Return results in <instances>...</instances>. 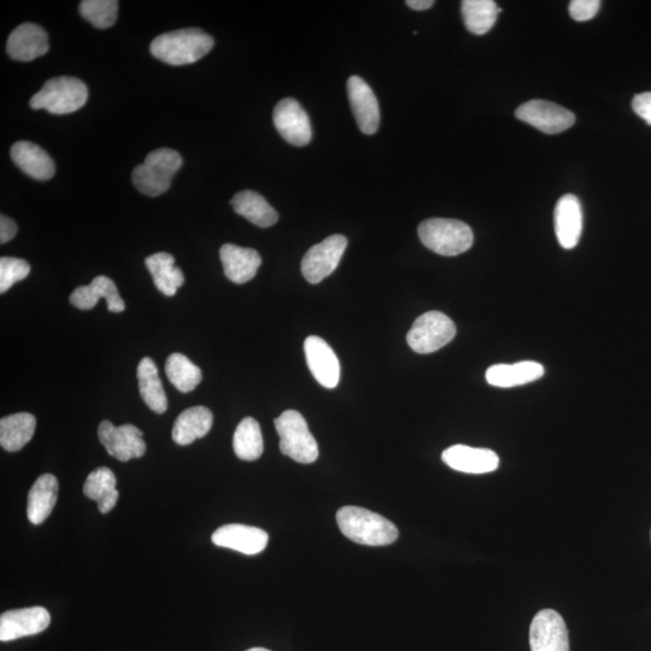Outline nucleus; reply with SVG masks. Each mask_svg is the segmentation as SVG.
<instances>
[{
    "mask_svg": "<svg viewBox=\"0 0 651 651\" xmlns=\"http://www.w3.org/2000/svg\"><path fill=\"white\" fill-rule=\"evenodd\" d=\"M214 48V39L198 28L180 29L164 33L152 41L150 51L170 66H186L195 63Z\"/></svg>",
    "mask_w": 651,
    "mask_h": 651,
    "instance_id": "f257e3e1",
    "label": "nucleus"
},
{
    "mask_svg": "<svg viewBox=\"0 0 651 651\" xmlns=\"http://www.w3.org/2000/svg\"><path fill=\"white\" fill-rule=\"evenodd\" d=\"M337 523L340 531L350 541L369 547H385L396 542L398 529L390 520L371 510L360 507H344L338 510Z\"/></svg>",
    "mask_w": 651,
    "mask_h": 651,
    "instance_id": "f03ea898",
    "label": "nucleus"
},
{
    "mask_svg": "<svg viewBox=\"0 0 651 651\" xmlns=\"http://www.w3.org/2000/svg\"><path fill=\"white\" fill-rule=\"evenodd\" d=\"M183 166V158L173 149H157L133 170L134 186L143 195L157 197L169 190L175 174Z\"/></svg>",
    "mask_w": 651,
    "mask_h": 651,
    "instance_id": "7ed1b4c3",
    "label": "nucleus"
},
{
    "mask_svg": "<svg viewBox=\"0 0 651 651\" xmlns=\"http://www.w3.org/2000/svg\"><path fill=\"white\" fill-rule=\"evenodd\" d=\"M419 238L427 249L442 256H457L472 248L473 232L465 222L453 219H430L421 222Z\"/></svg>",
    "mask_w": 651,
    "mask_h": 651,
    "instance_id": "20e7f679",
    "label": "nucleus"
},
{
    "mask_svg": "<svg viewBox=\"0 0 651 651\" xmlns=\"http://www.w3.org/2000/svg\"><path fill=\"white\" fill-rule=\"evenodd\" d=\"M87 98L89 89L84 81L72 76H61L46 81L43 89L32 97L31 107L34 110L44 109L55 115H66L84 107Z\"/></svg>",
    "mask_w": 651,
    "mask_h": 651,
    "instance_id": "39448f33",
    "label": "nucleus"
},
{
    "mask_svg": "<svg viewBox=\"0 0 651 651\" xmlns=\"http://www.w3.org/2000/svg\"><path fill=\"white\" fill-rule=\"evenodd\" d=\"M280 437L281 453L299 463H313L318 460L319 448L306 419L296 410H286L274 421Z\"/></svg>",
    "mask_w": 651,
    "mask_h": 651,
    "instance_id": "423d86ee",
    "label": "nucleus"
},
{
    "mask_svg": "<svg viewBox=\"0 0 651 651\" xmlns=\"http://www.w3.org/2000/svg\"><path fill=\"white\" fill-rule=\"evenodd\" d=\"M456 336L454 321L441 312H428L419 316L407 334L410 348L418 354L436 353Z\"/></svg>",
    "mask_w": 651,
    "mask_h": 651,
    "instance_id": "0eeeda50",
    "label": "nucleus"
},
{
    "mask_svg": "<svg viewBox=\"0 0 651 651\" xmlns=\"http://www.w3.org/2000/svg\"><path fill=\"white\" fill-rule=\"evenodd\" d=\"M348 246V239L334 234L312 246L302 260V273L310 284H319L336 271Z\"/></svg>",
    "mask_w": 651,
    "mask_h": 651,
    "instance_id": "6e6552de",
    "label": "nucleus"
},
{
    "mask_svg": "<svg viewBox=\"0 0 651 651\" xmlns=\"http://www.w3.org/2000/svg\"><path fill=\"white\" fill-rule=\"evenodd\" d=\"M515 116L547 134L565 132L576 123V116L572 111L542 99H533L520 105L515 111Z\"/></svg>",
    "mask_w": 651,
    "mask_h": 651,
    "instance_id": "1a4fd4ad",
    "label": "nucleus"
},
{
    "mask_svg": "<svg viewBox=\"0 0 651 651\" xmlns=\"http://www.w3.org/2000/svg\"><path fill=\"white\" fill-rule=\"evenodd\" d=\"M98 437L108 454L122 462L139 459L146 451L143 432L133 425L116 427L110 421H102L98 427Z\"/></svg>",
    "mask_w": 651,
    "mask_h": 651,
    "instance_id": "9d476101",
    "label": "nucleus"
},
{
    "mask_svg": "<svg viewBox=\"0 0 651 651\" xmlns=\"http://www.w3.org/2000/svg\"><path fill=\"white\" fill-rule=\"evenodd\" d=\"M532 651H570V638L565 620L554 609H543L532 620Z\"/></svg>",
    "mask_w": 651,
    "mask_h": 651,
    "instance_id": "9b49d317",
    "label": "nucleus"
},
{
    "mask_svg": "<svg viewBox=\"0 0 651 651\" xmlns=\"http://www.w3.org/2000/svg\"><path fill=\"white\" fill-rule=\"evenodd\" d=\"M274 125L287 143L306 146L312 142L313 129L309 117L296 99L285 98L274 109Z\"/></svg>",
    "mask_w": 651,
    "mask_h": 651,
    "instance_id": "f8f14e48",
    "label": "nucleus"
},
{
    "mask_svg": "<svg viewBox=\"0 0 651 651\" xmlns=\"http://www.w3.org/2000/svg\"><path fill=\"white\" fill-rule=\"evenodd\" d=\"M51 615L43 607L14 609L0 617V641H16L23 637L38 635L48 629Z\"/></svg>",
    "mask_w": 651,
    "mask_h": 651,
    "instance_id": "ddd939ff",
    "label": "nucleus"
},
{
    "mask_svg": "<svg viewBox=\"0 0 651 651\" xmlns=\"http://www.w3.org/2000/svg\"><path fill=\"white\" fill-rule=\"evenodd\" d=\"M348 97L361 132L368 136L377 133L380 125V108L371 86L360 76H351L348 80Z\"/></svg>",
    "mask_w": 651,
    "mask_h": 651,
    "instance_id": "4468645a",
    "label": "nucleus"
},
{
    "mask_svg": "<svg viewBox=\"0 0 651 651\" xmlns=\"http://www.w3.org/2000/svg\"><path fill=\"white\" fill-rule=\"evenodd\" d=\"M304 353L310 372L326 389H334L340 380V363L336 354L324 339L310 336L304 342Z\"/></svg>",
    "mask_w": 651,
    "mask_h": 651,
    "instance_id": "2eb2a0df",
    "label": "nucleus"
},
{
    "mask_svg": "<svg viewBox=\"0 0 651 651\" xmlns=\"http://www.w3.org/2000/svg\"><path fill=\"white\" fill-rule=\"evenodd\" d=\"M211 541L217 547L239 551L245 555H257L266 549L268 533L257 527L242 524L225 525L217 529Z\"/></svg>",
    "mask_w": 651,
    "mask_h": 651,
    "instance_id": "dca6fc26",
    "label": "nucleus"
},
{
    "mask_svg": "<svg viewBox=\"0 0 651 651\" xmlns=\"http://www.w3.org/2000/svg\"><path fill=\"white\" fill-rule=\"evenodd\" d=\"M442 459L445 465L455 471L468 474L490 473L500 466V457L495 451L461 444L445 450Z\"/></svg>",
    "mask_w": 651,
    "mask_h": 651,
    "instance_id": "f3484780",
    "label": "nucleus"
},
{
    "mask_svg": "<svg viewBox=\"0 0 651 651\" xmlns=\"http://www.w3.org/2000/svg\"><path fill=\"white\" fill-rule=\"evenodd\" d=\"M554 219L556 237L562 248H576L583 232V210L578 197H561L556 204Z\"/></svg>",
    "mask_w": 651,
    "mask_h": 651,
    "instance_id": "a211bd4d",
    "label": "nucleus"
},
{
    "mask_svg": "<svg viewBox=\"0 0 651 651\" xmlns=\"http://www.w3.org/2000/svg\"><path fill=\"white\" fill-rule=\"evenodd\" d=\"M8 54L13 60L31 62L49 51L48 33L35 23H23L10 34Z\"/></svg>",
    "mask_w": 651,
    "mask_h": 651,
    "instance_id": "6ab92c4d",
    "label": "nucleus"
},
{
    "mask_svg": "<svg viewBox=\"0 0 651 651\" xmlns=\"http://www.w3.org/2000/svg\"><path fill=\"white\" fill-rule=\"evenodd\" d=\"M101 298L107 299L108 309L111 313H122L126 309L125 302L117 291L114 281L104 275L93 279L90 285L78 287L70 295V303L75 308L90 310L96 307Z\"/></svg>",
    "mask_w": 651,
    "mask_h": 651,
    "instance_id": "aec40b11",
    "label": "nucleus"
},
{
    "mask_svg": "<svg viewBox=\"0 0 651 651\" xmlns=\"http://www.w3.org/2000/svg\"><path fill=\"white\" fill-rule=\"evenodd\" d=\"M220 258L226 277L239 285L254 279L262 263L256 250L233 244L222 245Z\"/></svg>",
    "mask_w": 651,
    "mask_h": 651,
    "instance_id": "412c9836",
    "label": "nucleus"
},
{
    "mask_svg": "<svg viewBox=\"0 0 651 651\" xmlns=\"http://www.w3.org/2000/svg\"><path fill=\"white\" fill-rule=\"evenodd\" d=\"M11 158L23 173L35 180H50L56 173L54 160L37 144L25 140L15 143Z\"/></svg>",
    "mask_w": 651,
    "mask_h": 651,
    "instance_id": "4be33fe9",
    "label": "nucleus"
},
{
    "mask_svg": "<svg viewBox=\"0 0 651 651\" xmlns=\"http://www.w3.org/2000/svg\"><path fill=\"white\" fill-rule=\"evenodd\" d=\"M58 496V482L55 475L44 474L29 490L27 502L28 520L33 525L43 524L54 510Z\"/></svg>",
    "mask_w": 651,
    "mask_h": 651,
    "instance_id": "5701e85b",
    "label": "nucleus"
},
{
    "mask_svg": "<svg viewBox=\"0 0 651 651\" xmlns=\"http://www.w3.org/2000/svg\"><path fill=\"white\" fill-rule=\"evenodd\" d=\"M544 375V367L535 361H523L514 365H495L486 371V380L492 386L509 389L520 385H526L541 379Z\"/></svg>",
    "mask_w": 651,
    "mask_h": 651,
    "instance_id": "b1692460",
    "label": "nucleus"
},
{
    "mask_svg": "<svg viewBox=\"0 0 651 651\" xmlns=\"http://www.w3.org/2000/svg\"><path fill=\"white\" fill-rule=\"evenodd\" d=\"M214 416L208 408L193 407L184 410L173 426V441L179 445H190L207 436L213 426Z\"/></svg>",
    "mask_w": 651,
    "mask_h": 651,
    "instance_id": "393cba45",
    "label": "nucleus"
},
{
    "mask_svg": "<svg viewBox=\"0 0 651 651\" xmlns=\"http://www.w3.org/2000/svg\"><path fill=\"white\" fill-rule=\"evenodd\" d=\"M231 204L237 214L258 227H272L279 220L277 211L255 191L246 190L237 193Z\"/></svg>",
    "mask_w": 651,
    "mask_h": 651,
    "instance_id": "a878e982",
    "label": "nucleus"
},
{
    "mask_svg": "<svg viewBox=\"0 0 651 651\" xmlns=\"http://www.w3.org/2000/svg\"><path fill=\"white\" fill-rule=\"evenodd\" d=\"M37 420L29 413H17L0 420V445L9 453L25 448L35 433Z\"/></svg>",
    "mask_w": 651,
    "mask_h": 651,
    "instance_id": "bb28decb",
    "label": "nucleus"
},
{
    "mask_svg": "<svg viewBox=\"0 0 651 651\" xmlns=\"http://www.w3.org/2000/svg\"><path fill=\"white\" fill-rule=\"evenodd\" d=\"M140 396L152 412L163 414L168 408V398L163 389L160 373L154 360L144 357L138 366Z\"/></svg>",
    "mask_w": 651,
    "mask_h": 651,
    "instance_id": "cd10ccee",
    "label": "nucleus"
},
{
    "mask_svg": "<svg viewBox=\"0 0 651 651\" xmlns=\"http://www.w3.org/2000/svg\"><path fill=\"white\" fill-rule=\"evenodd\" d=\"M145 265L164 296L172 297L185 283L183 271L175 266V258L167 252H158L145 260Z\"/></svg>",
    "mask_w": 651,
    "mask_h": 651,
    "instance_id": "c85d7f7f",
    "label": "nucleus"
},
{
    "mask_svg": "<svg viewBox=\"0 0 651 651\" xmlns=\"http://www.w3.org/2000/svg\"><path fill=\"white\" fill-rule=\"evenodd\" d=\"M84 494L90 500L98 503L99 512L108 514L119 501V491L116 490V477L107 467L95 469L87 477Z\"/></svg>",
    "mask_w": 651,
    "mask_h": 651,
    "instance_id": "c756f323",
    "label": "nucleus"
},
{
    "mask_svg": "<svg viewBox=\"0 0 651 651\" xmlns=\"http://www.w3.org/2000/svg\"><path fill=\"white\" fill-rule=\"evenodd\" d=\"M461 11L468 31L484 35L495 26L502 9L497 7L494 0H463Z\"/></svg>",
    "mask_w": 651,
    "mask_h": 651,
    "instance_id": "7c9ffc66",
    "label": "nucleus"
},
{
    "mask_svg": "<svg viewBox=\"0 0 651 651\" xmlns=\"http://www.w3.org/2000/svg\"><path fill=\"white\" fill-rule=\"evenodd\" d=\"M234 453L243 461H255L263 454L261 427L252 418H245L237 427L233 437Z\"/></svg>",
    "mask_w": 651,
    "mask_h": 651,
    "instance_id": "2f4dec72",
    "label": "nucleus"
},
{
    "mask_svg": "<svg viewBox=\"0 0 651 651\" xmlns=\"http://www.w3.org/2000/svg\"><path fill=\"white\" fill-rule=\"evenodd\" d=\"M166 374L170 383L183 394L195 390L202 381L201 368L187 359L185 355L179 353L168 357Z\"/></svg>",
    "mask_w": 651,
    "mask_h": 651,
    "instance_id": "473e14b6",
    "label": "nucleus"
},
{
    "mask_svg": "<svg viewBox=\"0 0 651 651\" xmlns=\"http://www.w3.org/2000/svg\"><path fill=\"white\" fill-rule=\"evenodd\" d=\"M119 13L116 0H84L80 3V14L93 26L101 29L113 27Z\"/></svg>",
    "mask_w": 651,
    "mask_h": 651,
    "instance_id": "72a5a7b5",
    "label": "nucleus"
},
{
    "mask_svg": "<svg viewBox=\"0 0 651 651\" xmlns=\"http://www.w3.org/2000/svg\"><path fill=\"white\" fill-rule=\"evenodd\" d=\"M31 273V266L16 257L0 258V293H5Z\"/></svg>",
    "mask_w": 651,
    "mask_h": 651,
    "instance_id": "f704fd0d",
    "label": "nucleus"
},
{
    "mask_svg": "<svg viewBox=\"0 0 651 651\" xmlns=\"http://www.w3.org/2000/svg\"><path fill=\"white\" fill-rule=\"evenodd\" d=\"M600 8V0H573L570 4V14L573 20L584 22L594 19Z\"/></svg>",
    "mask_w": 651,
    "mask_h": 651,
    "instance_id": "c9c22d12",
    "label": "nucleus"
},
{
    "mask_svg": "<svg viewBox=\"0 0 651 651\" xmlns=\"http://www.w3.org/2000/svg\"><path fill=\"white\" fill-rule=\"evenodd\" d=\"M635 113L651 126V92L639 93L632 101Z\"/></svg>",
    "mask_w": 651,
    "mask_h": 651,
    "instance_id": "e433bc0d",
    "label": "nucleus"
},
{
    "mask_svg": "<svg viewBox=\"0 0 651 651\" xmlns=\"http://www.w3.org/2000/svg\"><path fill=\"white\" fill-rule=\"evenodd\" d=\"M17 226L10 217L0 216V243L5 244L10 242L16 236Z\"/></svg>",
    "mask_w": 651,
    "mask_h": 651,
    "instance_id": "4c0bfd02",
    "label": "nucleus"
},
{
    "mask_svg": "<svg viewBox=\"0 0 651 651\" xmlns=\"http://www.w3.org/2000/svg\"><path fill=\"white\" fill-rule=\"evenodd\" d=\"M407 5L410 9L422 11L433 7V0H408Z\"/></svg>",
    "mask_w": 651,
    "mask_h": 651,
    "instance_id": "58836bf2",
    "label": "nucleus"
},
{
    "mask_svg": "<svg viewBox=\"0 0 651 651\" xmlns=\"http://www.w3.org/2000/svg\"><path fill=\"white\" fill-rule=\"evenodd\" d=\"M246 651H271V650H268L266 648H251V649L246 650Z\"/></svg>",
    "mask_w": 651,
    "mask_h": 651,
    "instance_id": "ea45409f",
    "label": "nucleus"
}]
</instances>
